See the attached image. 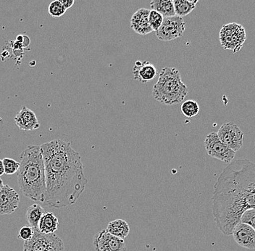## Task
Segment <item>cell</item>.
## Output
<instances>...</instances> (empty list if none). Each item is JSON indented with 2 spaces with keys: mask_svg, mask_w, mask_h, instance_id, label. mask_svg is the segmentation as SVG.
Wrapping results in <instances>:
<instances>
[{
  "mask_svg": "<svg viewBox=\"0 0 255 251\" xmlns=\"http://www.w3.org/2000/svg\"><path fill=\"white\" fill-rule=\"evenodd\" d=\"M41 148L47 185L44 204L57 209L75 204L88 183L80 154L71 143L62 139L43 144Z\"/></svg>",
  "mask_w": 255,
  "mask_h": 251,
  "instance_id": "obj_1",
  "label": "cell"
},
{
  "mask_svg": "<svg viewBox=\"0 0 255 251\" xmlns=\"http://www.w3.org/2000/svg\"><path fill=\"white\" fill-rule=\"evenodd\" d=\"M212 203L215 224L226 236L233 234L245 211L255 209V193L242 178L234 161L217 179Z\"/></svg>",
  "mask_w": 255,
  "mask_h": 251,
  "instance_id": "obj_2",
  "label": "cell"
},
{
  "mask_svg": "<svg viewBox=\"0 0 255 251\" xmlns=\"http://www.w3.org/2000/svg\"><path fill=\"white\" fill-rule=\"evenodd\" d=\"M17 184L24 196L35 202L45 201V167L41 146H28L20 155Z\"/></svg>",
  "mask_w": 255,
  "mask_h": 251,
  "instance_id": "obj_3",
  "label": "cell"
},
{
  "mask_svg": "<svg viewBox=\"0 0 255 251\" xmlns=\"http://www.w3.org/2000/svg\"><path fill=\"white\" fill-rule=\"evenodd\" d=\"M188 93V87L183 84L176 68H162L158 80L153 86V97L156 101L165 105H175L182 102Z\"/></svg>",
  "mask_w": 255,
  "mask_h": 251,
  "instance_id": "obj_4",
  "label": "cell"
},
{
  "mask_svg": "<svg viewBox=\"0 0 255 251\" xmlns=\"http://www.w3.org/2000/svg\"><path fill=\"white\" fill-rule=\"evenodd\" d=\"M246 39L245 28L238 23L224 25L220 31V42L223 48L231 50L234 54L241 50Z\"/></svg>",
  "mask_w": 255,
  "mask_h": 251,
  "instance_id": "obj_5",
  "label": "cell"
},
{
  "mask_svg": "<svg viewBox=\"0 0 255 251\" xmlns=\"http://www.w3.org/2000/svg\"><path fill=\"white\" fill-rule=\"evenodd\" d=\"M63 247V240L58 235L44 234L36 228L31 239L24 242L23 251H44Z\"/></svg>",
  "mask_w": 255,
  "mask_h": 251,
  "instance_id": "obj_6",
  "label": "cell"
},
{
  "mask_svg": "<svg viewBox=\"0 0 255 251\" xmlns=\"http://www.w3.org/2000/svg\"><path fill=\"white\" fill-rule=\"evenodd\" d=\"M207 154L224 163L230 164L235 158L236 152L228 148L215 132L209 133L204 142Z\"/></svg>",
  "mask_w": 255,
  "mask_h": 251,
  "instance_id": "obj_7",
  "label": "cell"
},
{
  "mask_svg": "<svg viewBox=\"0 0 255 251\" xmlns=\"http://www.w3.org/2000/svg\"><path fill=\"white\" fill-rule=\"evenodd\" d=\"M186 28L183 17L176 16L165 17L160 28L156 31V36L159 41H170L182 36Z\"/></svg>",
  "mask_w": 255,
  "mask_h": 251,
  "instance_id": "obj_8",
  "label": "cell"
},
{
  "mask_svg": "<svg viewBox=\"0 0 255 251\" xmlns=\"http://www.w3.org/2000/svg\"><path fill=\"white\" fill-rule=\"evenodd\" d=\"M217 133L223 144L234 152H238L243 146L245 134L233 122L223 124Z\"/></svg>",
  "mask_w": 255,
  "mask_h": 251,
  "instance_id": "obj_9",
  "label": "cell"
},
{
  "mask_svg": "<svg viewBox=\"0 0 255 251\" xmlns=\"http://www.w3.org/2000/svg\"><path fill=\"white\" fill-rule=\"evenodd\" d=\"M94 246L96 251H126L124 240L110 234L106 230H102L95 235Z\"/></svg>",
  "mask_w": 255,
  "mask_h": 251,
  "instance_id": "obj_10",
  "label": "cell"
},
{
  "mask_svg": "<svg viewBox=\"0 0 255 251\" xmlns=\"http://www.w3.org/2000/svg\"><path fill=\"white\" fill-rule=\"evenodd\" d=\"M20 201L18 193L9 185H4L0 190V215H9L15 212Z\"/></svg>",
  "mask_w": 255,
  "mask_h": 251,
  "instance_id": "obj_11",
  "label": "cell"
},
{
  "mask_svg": "<svg viewBox=\"0 0 255 251\" xmlns=\"http://www.w3.org/2000/svg\"><path fill=\"white\" fill-rule=\"evenodd\" d=\"M232 235L241 247L250 250L255 249V230L250 225L241 222L234 228Z\"/></svg>",
  "mask_w": 255,
  "mask_h": 251,
  "instance_id": "obj_12",
  "label": "cell"
},
{
  "mask_svg": "<svg viewBox=\"0 0 255 251\" xmlns=\"http://www.w3.org/2000/svg\"><path fill=\"white\" fill-rule=\"evenodd\" d=\"M150 10L149 9L141 8L135 11L130 18V28L134 32L141 36L153 32L149 21Z\"/></svg>",
  "mask_w": 255,
  "mask_h": 251,
  "instance_id": "obj_13",
  "label": "cell"
},
{
  "mask_svg": "<svg viewBox=\"0 0 255 251\" xmlns=\"http://www.w3.org/2000/svg\"><path fill=\"white\" fill-rule=\"evenodd\" d=\"M14 120L17 128L24 131L39 129L40 127L36 114L26 106H23L15 114Z\"/></svg>",
  "mask_w": 255,
  "mask_h": 251,
  "instance_id": "obj_14",
  "label": "cell"
},
{
  "mask_svg": "<svg viewBox=\"0 0 255 251\" xmlns=\"http://www.w3.org/2000/svg\"><path fill=\"white\" fill-rule=\"evenodd\" d=\"M134 79L141 84H146L155 79L157 70L155 67L147 61H136L133 68Z\"/></svg>",
  "mask_w": 255,
  "mask_h": 251,
  "instance_id": "obj_15",
  "label": "cell"
},
{
  "mask_svg": "<svg viewBox=\"0 0 255 251\" xmlns=\"http://www.w3.org/2000/svg\"><path fill=\"white\" fill-rule=\"evenodd\" d=\"M237 165L248 186L255 193V164L247 160H237Z\"/></svg>",
  "mask_w": 255,
  "mask_h": 251,
  "instance_id": "obj_16",
  "label": "cell"
},
{
  "mask_svg": "<svg viewBox=\"0 0 255 251\" xmlns=\"http://www.w3.org/2000/svg\"><path fill=\"white\" fill-rule=\"evenodd\" d=\"M57 217L52 212L44 213L39 223V231L44 234H55L58 227Z\"/></svg>",
  "mask_w": 255,
  "mask_h": 251,
  "instance_id": "obj_17",
  "label": "cell"
},
{
  "mask_svg": "<svg viewBox=\"0 0 255 251\" xmlns=\"http://www.w3.org/2000/svg\"><path fill=\"white\" fill-rule=\"evenodd\" d=\"M106 230L113 236L124 240L130 233V227L126 221L116 219L108 224Z\"/></svg>",
  "mask_w": 255,
  "mask_h": 251,
  "instance_id": "obj_18",
  "label": "cell"
},
{
  "mask_svg": "<svg viewBox=\"0 0 255 251\" xmlns=\"http://www.w3.org/2000/svg\"><path fill=\"white\" fill-rule=\"evenodd\" d=\"M151 10L157 11L165 17L175 16L174 4L172 0H153L150 2Z\"/></svg>",
  "mask_w": 255,
  "mask_h": 251,
  "instance_id": "obj_19",
  "label": "cell"
},
{
  "mask_svg": "<svg viewBox=\"0 0 255 251\" xmlns=\"http://www.w3.org/2000/svg\"><path fill=\"white\" fill-rule=\"evenodd\" d=\"M44 214V210L39 204L34 203L27 209L26 219L29 226L38 228L40 220Z\"/></svg>",
  "mask_w": 255,
  "mask_h": 251,
  "instance_id": "obj_20",
  "label": "cell"
},
{
  "mask_svg": "<svg viewBox=\"0 0 255 251\" xmlns=\"http://www.w3.org/2000/svg\"><path fill=\"white\" fill-rule=\"evenodd\" d=\"M197 0H175L173 1L175 15L183 17L190 14L196 8Z\"/></svg>",
  "mask_w": 255,
  "mask_h": 251,
  "instance_id": "obj_21",
  "label": "cell"
},
{
  "mask_svg": "<svg viewBox=\"0 0 255 251\" xmlns=\"http://www.w3.org/2000/svg\"><path fill=\"white\" fill-rule=\"evenodd\" d=\"M199 109L198 103L194 100H187L181 104V112L185 117L189 118L196 117L199 114Z\"/></svg>",
  "mask_w": 255,
  "mask_h": 251,
  "instance_id": "obj_22",
  "label": "cell"
},
{
  "mask_svg": "<svg viewBox=\"0 0 255 251\" xmlns=\"http://www.w3.org/2000/svg\"><path fill=\"white\" fill-rule=\"evenodd\" d=\"M67 9L65 8V6L60 0H55V1H52L49 4V7H48V12L51 16L55 17H60L63 16L64 14L66 12Z\"/></svg>",
  "mask_w": 255,
  "mask_h": 251,
  "instance_id": "obj_23",
  "label": "cell"
},
{
  "mask_svg": "<svg viewBox=\"0 0 255 251\" xmlns=\"http://www.w3.org/2000/svg\"><path fill=\"white\" fill-rule=\"evenodd\" d=\"M2 162L3 165H4V172L7 175H12L18 171L19 168H20V162L10 158L3 159Z\"/></svg>",
  "mask_w": 255,
  "mask_h": 251,
  "instance_id": "obj_24",
  "label": "cell"
},
{
  "mask_svg": "<svg viewBox=\"0 0 255 251\" xmlns=\"http://www.w3.org/2000/svg\"><path fill=\"white\" fill-rule=\"evenodd\" d=\"M164 17L157 11L150 10L149 15V24L153 31H157L163 23Z\"/></svg>",
  "mask_w": 255,
  "mask_h": 251,
  "instance_id": "obj_25",
  "label": "cell"
},
{
  "mask_svg": "<svg viewBox=\"0 0 255 251\" xmlns=\"http://www.w3.org/2000/svg\"><path fill=\"white\" fill-rule=\"evenodd\" d=\"M241 222L247 224L255 230V209H249L244 213Z\"/></svg>",
  "mask_w": 255,
  "mask_h": 251,
  "instance_id": "obj_26",
  "label": "cell"
},
{
  "mask_svg": "<svg viewBox=\"0 0 255 251\" xmlns=\"http://www.w3.org/2000/svg\"><path fill=\"white\" fill-rule=\"evenodd\" d=\"M33 233H34V228L29 226V225L28 226H24L19 230L17 238L25 242V241H28L31 239Z\"/></svg>",
  "mask_w": 255,
  "mask_h": 251,
  "instance_id": "obj_27",
  "label": "cell"
},
{
  "mask_svg": "<svg viewBox=\"0 0 255 251\" xmlns=\"http://www.w3.org/2000/svg\"><path fill=\"white\" fill-rule=\"evenodd\" d=\"M62 2H63L65 8L68 9L71 8L72 6L74 4L75 1L74 0H62Z\"/></svg>",
  "mask_w": 255,
  "mask_h": 251,
  "instance_id": "obj_28",
  "label": "cell"
},
{
  "mask_svg": "<svg viewBox=\"0 0 255 251\" xmlns=\"http://www.w3.org/2000/svg\"><path fill=\"white\" fill-rule=\"evenodd\" d=\"M4 174L5 172H4V165H3L2 160H0V178Z\"/></svg>",
  "mask_w": 255,
  "mask_h": 251,
  "instance_id": "obj_29",
  "label": "cell"
},
{
  "mask_svg": "<svg viewBox=\"0 0 255 251\" xmlns=\"http://www.w3.org/2000/svg\"><path fill=\"white\" fill-rule=\"evenodd\" d=\"M24 39H25V36H23V35H18L16 38V41L17 42L20 43V44H23Z\"/></svg>",
  "mask_w": 255,
  "mask_h": 251,
  "instance_id": "obj_30",
  "label": "cell"
},
{
  "mask_svg": "<svg viewBox=\"0 0 255 251\" xmlns=\"http://www.w3.org/2000/svg\"><path fill=\"white\" fill-rule=\"evenodd\" d=\"M44 251H65V247L60 248V249H52V250Z\"/></svg>",
  "mask_w": 255,
  "mask_h": 251,
  "instance_id": "obj_31",
  "label": "cell"
},
{
  "mask_svg": "<svg viewBox=\"0 0 255 251\" xmlns=\"http://www.w3.org/2000/svg\"><path fill=\"white\" fill-rule=\"evenodd\" d=\"M4 183H3L2 179L0 178V190H1V189L2 188L3 186H4Z\"/></svg>",
  "mask_w": 255,
  "mask_h": 251,
  "instance_id": "obj_32",
  "label": "cell"
}]
</instances>
